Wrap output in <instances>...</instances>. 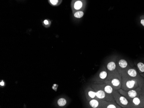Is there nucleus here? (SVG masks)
Instances as JSON below:
<instances>
[{"label": "nucleus", "instance_id": "nucleus-26", "mask_svg": "<svg viewBox=\"0 0 144 108\" xmlns=\"http://www.w3.org/2000/svg\"><path fill=\"white\" fill-rule=\"evenodd\" d=\"M142 76L143 77H144V75H143V76Z\"/></svg>", "mask_w": 144, "mask_h": 108}, {"label": "nucleus", "instance_id": "nucleus-17", "mask_svg": "<svg viewBox=\"0 0 144 108\" xmlns=\"http://www.w3.org/2000/svg\"><path fill=\"white\" fill-rule=\"evenodd\" d=\"M82 6H83V3L81 1H77L75 3L74 8L76 10H80V9L81 8Z\"/></svg>", "mask_w": 144, "mask_h": 108}, {"label": "nucleus", "instance_id": "nucleus-20", "mask_svg": "<svg viewBox=\"0 0 144 108\" xmlns=\"http://www.w3.org/2000/svg\"><path fill=\"white\" fill-rule=\"evenodd\" d=\"M50 1L53 5H56L58 2V0H50Z\"/></svg>", "mask_w": 144, "mask_h": 108}, {"label": "nucleus", "instance_id": "nucleus-3", "mask_svg": "<svg viewBox=\"0 0 144 108\" xmlns=\"http://www.w3.org/2000/svg\"><path fill=\"white\" fill-rule=\"evenodd\" d=\"M113 97L116 103L122 108H130L129 100L125 96L119 93L117 90H114Z\"/></svg>", "mask_w": 144, "mask_h": 108}, {"label": "nucleus", "instance_id": "nucleus-10", "mask_svg": "<svg viewBox=\"0 0 144 108\" xmlns=\"http://www.w3.org/2000/svg\"><path fill=\"white\" fill-rule=\"evenodd\" d=\"M98 84V86L105 92L106 93L113 96V93L115 90L111 85L103 82H99Z\"/></svg>", "mask_w": 144, "mask_h": 108}, {"label": "nucleus", "instance_id": "nucleus-9", "mask_svg": "<svg viewBox=\"0 0 144 108\" xmlns=\"http://www.w3.org/2000/svg\"><path fill=\"white\" fill-rule=\"evenodd\" d=\"M106 68L108 70V73H111L117 70L116 64V59L114 57L111 60L108 62L106 64Z\"/></svg>", "mask_w": 144, "mask_h": 108}, {"label": "nucleus", "instance_id": "nucleus-8", "mask_svg": "<svg viewBox=\"0 0 144 108\" xmlns=\"http://www.w3.org/2000/svg\"><path fill=\"white\" fill-rule=\"evenodd\" d=\"M116 64L118 70L119 72H123L130 67L128 62L123 59H119L117 60L116 59Z\"/></svg>", "mask_w": 144, "mask_h": 108}, {"label": "nucleus", "instance_id": "nucleus-4", "mask_svg": "<svg viewBox=\"0 0 144 108\" xmlns=\"http://www.w3.org/2000/svg\"><path fill=\"white\" fill-rule=\"evenodd\" d=\"M117 90L119 93L125 96L128 100L133 99L136 96H139L141 95L143 93L142 88L140 86L136 89L129 90L127 91L124 90L122 89H120Z\"/></svg>", "mask_w": 144, "mask_h": 108}, {"label": "nucleus", "instance_id": "nucleus-14", "mask_svg": "<svg viewBox=\"0 0 144 108\" xmlns=\"http://www.w3.org/2000/svg\"><path fill=\"white\" fill-rule=\"evenodd\" d=\"M120 106L117 104L116 102H108L105 108H121Z\"/></svg>", "mask_w": 144, "mask_h": 108}, {"label": "nucleus", "instance_id": "nucleus-16", "mask_svg": "<svg viewBox=\"0 0 144 108\" xmlns=\"http://www.w3.org/2000/svg\"><path fill=\"white\" fill-rule=\"evenodd\" d=\"M58 105L60 107L64 106L66 104V101L64 98H60L58 101Z\"/></svg>", "mask_w": 144, "mask_h": 108}, {"label": "nucleus", "instance_id": "nucleus-5", "mask_svg": "<svg viewBox=\"0 0 144 108\" xmlns=\"http://www.w3.org/2000/svg\"><path fill=\"white\" fill-rule=\"evenodd\" d=\"M95 87V91L96 92L97 98L108 102H115L113 96L106 93L105 92L98 86V85H96Z\"/></svg>", "mask_w": 144, "mask_h": 108}, {"label": "nucleus", "instance_id": "nucleus-12", "mask_svg": "<svg viewBox=\"0 0 144 108\" xmlns=\"http://www.w3.org/2000/svg\"><path fill=\"white\" fill-rule=\"evenodd\" d=\"M108 73L106 67L103 66L101 71L98 73V79L97 81L99 82H104L108 78Z\"/></svg>", "mask_w": 144, "mask_h": 108}, {"label": "nucleus", "instance_id": "nucleus-22", "mask_svg": "<svg viewBox=\"0 0 144 108\" xmlns=\"http://www.w3.org/2000/svg\"><path fill=\"white\" fill-rule=\"evenodd\" d=\"M141 23L143 26H144V19H143L141 20Z\"/></svg>", "mask_w": 144, "mask_h": 108}, {"label": "nucleus", "instance_id": "nucleus-2", "mask_svg": "<svg viewBox=\"0 0 144 108\" xmlns=\"http://www.w3.org/2000/svg\"><path fill=\"white\" fill-rule=\"evenodd\" d=\"M122 75L119 70L108 73V77L103 82L111 85L115 90H119L121 88Z\"/></svg>", "mask_w": 144, "mask_h": 108}, {"label": "nucleus", "instance_id": "nucleus-15", "mask_svg": "<svg viewBox=\"0 0 144 108\" xmlns=\"http://www.w3.org/2000/svg\"><path fill=\"white\" fill-rule=\"evenodd\" d=\"M88 92H87V95H88V99H93L95 98H97L96 97V92L93 90H88Z\"/></svg>", "mask_w": 144, "mask_h": 108}, {"label": "nucleus", "instance_id": "nucleus-7", "mask_svg": "<svg viewBox=\"0 0 144 108\" xmlns=\"http://www.w3.org/2000/svg\"><path fill=\"white\" fill-rule=\"evenodd\" d=\"M108 101L100 100L98 98H95L89 101V105L92 108H105L106 104Z\"/></svg>", "mask_w": 144, "mask_h": 108}, {"label": "nucleus", "instance_id": "nucleus-6", "mask_svg": "<svg viewBox=\"0 0 144 108\" xmlns=\"http://www.w3.org/2000/svg\"><path fill=\"white\" fill-rule=\"evenodd\" d=\"M130 108H144V102L143 96V93L139 96L129 100Z\"/></svg>", "mask_w": 144, "mask_h": 108}, {"label": "nucleus", "instance_id": "nucleus-21", "mask_svg": "<svg viewBox=\"0 0 144 108\" xmlns=\"http://www.w3.org/2000/svg\"><path fill=\"white\" fill-rule=\"evenodd\" d=\"M58 87V85H57L56 84H55V85H53V86H52V88H53L54 90H55V91H56Z\"/></svg>", "mask_w": 144, "mask_h": 108}, {"label": "nucleus", "instance_id": "nucleus-11", "mask_svg": "<svg viewBox=\"0 0 144 108\" xmlns=\"http://www.w3.org/2000/svg\"><path fill=\"white\" fill-rule=\"evenodd\" d=\"M123 72H125L128 76L132 78H136L139 80H141V79L143 78V77L141 76L136 68H131V67Z\"/></svg>", "mask_w": 144, "mask_h": 108}, {"label": "nucleus", "instance_id": "nucleus-1", "mask_svg": "<svg viewBox=\"0 0 144 108\" xmlns=\"http://www.w3.org/2000/svg\"><path fill=\"white\" fill-rule=\"evenodd\" d=\"M121 88L124 90H129L137 88L140 86L141 80L132 78L128 76L124 72H121Z\"/></svg>", "mask_w": 144, "mask_h": 108}, {"label": "nucleus", "instance_id": "nucleus-13", "mask_svg": "<svg viewBox=\"0 0 144 108\" xmlns=\"http://www.w3.org/2000/svg\"><path fill=\"white\" fill-rule=\"evenodd\" d=\"M135 64L137 67L139 74H141V76H143V75H144V63L140 62Z\"/></svg>", "mask_w": 144, "mask_h": 108}, {"label": "nucleus", "instance_id": "nucleus-18", "mask_svg": "<svg viewBox=\"0 0 144 108\" xmlns=\"http://www.w3.org/2000/svg\"><path fill=\"white\" fill-rule=\"evenodd\" d=\"M83 15H84L83 12H82V11H78V12H76V13H75L74 16L76 18H80L83 17Z\"/></svg>", "mask_w": 144, "mask_h": 108}, {"label": "nucleus", "instance_id": "nucleus-24", "mask_svg": "<svg viewBox=\"0 0 144 108\" xmlns=\"http://www.w3.org/2000/svg\"><path fill=\"white\" fill-rule=\"evenodd\" d=\"M0 85L1 86H3V85H4V83H3V82H1L0 83Z\"/></svg>", "mask_w": 144, "mask_h": 108}, {"label": "nucleus", "instance_id": "nucleus-19", "mask_svg": "<svg viewBox=\"0 0 144 108\" xmlns=\"http://www.w3.org/2000/svg\"><path fill=\"white\" fill-rule=\"evenodd\" d=\"M140 86L142 88V90L144 91V78H142V80H141L140 82Z\"/></svg>", "mask_w": 144, "mask_h": 108}, {"label": "nucleus", "instance_id": "nucleus-23", "mask_svg": "<svg viewBox=\"0 0 144 108\" xmlns=\"http://www.w3.org/2000/svg\"><path fill=\"white\" fill-rule=\"evenodd\" d=\"M44 23H45V25H48V20H45V21H44Z\"/></svg>", "mask_w": 144, "mask_h": 108}, {"label": "nucleus", "instance_id": "nucleus-25", "mask_svg": "<svg viewBox=\"0 0 144 108\" xmlns=\"http://www.w3.org/2000/svg\"><path fill=\"white\" fill-rule=\"evenodd\" d=\"M142 91H143V100H144V91H143V90H142Z\"/></svg>", "mask_w": 144, "mask_h": 108}]
</instances>
